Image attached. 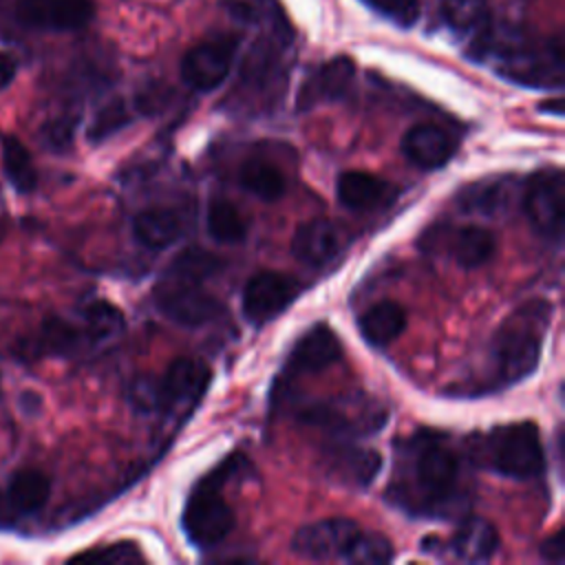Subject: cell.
Here are the masks:
<instances>
[{"label":"cell","instance_id":"obj_1","mask_svg":"<svg viewBox=\"0 0 565 565\" xmlns=\"http://www.w3.org/2000/svg\"><path fill=\"white\" fill-rule=\"evenodd\" d=\"M386 501L417 516H455L468 505L459 452L437 433L424 430L406 439L386 488Z\"/></svg>","mask_w":565,"mask_h":565},{"label":"cell","instance_id":"obj_2","mask_svg":"<svg viewBox=\"0 0 565 565\" xmlns=\"http://www.w3.org/2000/svg\"><path fill=\"white\" fill-rule=\"evenodd\" d=\"M550 316L552 307L543 298L516 307L494 331L488 349L486 377L472 382L470 393L501 391L532 375L541 360Z\"/></svg>","mask_w":565,"mask_h":565},{"label":"cell","instance_id":"obj_3","mask_svg":"<svg viewBox=\"0 0 565 565\" xmlns=\"http://www.w3.org/2000/svg\"><path fill=\"white\" fill-rule=\"evenodd\" d=\"M470 53L481 62H492V68L508 82L530 88L563 86V46L561 40L539 42L525 31L510 24H492L470 44Z\"/></svg>","mask_w":565,"mask_h":565},{"label":"cell","instance_id":"obj_4","mask_svg":"<svg viewBox=\"0 0 565 565\" xmlns=\"http://www.w3.org/2000/svg\"><path fill=\"white\" fill-rule=\"evenodd\" d=\"M247 466L249 463L243 455L225 457L223 463L192 488L181 516V527L192 545L201 550L214 547L234 530L236 516L232 505L223 499L221 488Z\"/></svg>","mask_w":565,"mask_h":565},{"label":"cell","instance_id":"obj_5","mask_svg":"<svg viewBox=\"0 0 565 565\" xmlns=\"http://www.w3.org/2000/svg\"><path fill=\"white\" fill-rule=\"evenodd\" d=\"M470 450L477 463L503 477L532 479L545 470V450L534 422L497 426L470 441Z\"/></svg>","mask_w":565,"mask_h":565},{"label":"cell","instance_id":"obj_6","mask_svg":"<svg viewBox=\"0 0 565 565\" xmlns=\"http://www.w3.org/2000/svg\"><path fill=\"white\" fill-rule=\"evenodd\" d=\"M210 382V369L196 358H177L161 377H139L130 386V402L148 411H168L194 402Z\"/></svg>","mask_w":565,"mask_h":565},{"label":"cell","instance_id":"obj_7","mask_svg":"<svg viewBox=\"0 0 565 565\" xmlns=\"http://www.w3.org/2000/svg\"><path fill=\"white\" fill-rule=\"evenodd\" d=\"M157 307L163 316L183 327H201L223 311L221 302L203 289L201 278L174 271H166L163 280L157 285Z\"/></svg>","mask_w":565,"mask_h":565},{"label":"cell","instance_id":"obj_8","mask_svg":"<svg viewBox=\"0 0 565 565\" xmlns=\"http://www.w3.org/2000/svg\"><path fill=\"white\" fill-rule=\"evenodd\" d=\"M241 40L236 35H218L192 46L181 60V79L199 93L218 88L234 64Z\"/></svg>","mask_w":565,"mask_h":565},{"label":"cell","instance_id":"obj_9","mask_svg":"<svg viewBox=\"0 0 565 565\" xmlns=\"http://www.w3.org/2000/svg\"><path fill=\"white\" fill-rule=\"evenodd\" d=\"M362 527L351 519H322L309 525H302L291 536V552L309 561H342L358 541Z\"/></svg>","mask_w":565,"mask_h":565},{"label":"cell","instance_id":"obj_10","mask_svg":"<svg viewBox=\"0 0 565 565\" xmlns=\"http://www.w3.org/2000/svg\"><path fill=\"white\" fill-rule=\"evenodd\" d=\"M563 194L565 188L558 168L532 174L523 194V210L532 227L554 243L563 238Z\"/></svg>","mask_w":565,"mask_h":565},{"label":"cell","instance_id":"obj_11","mask_svg":"<svg viewBox=\"0 0 565 565\" xmlns=\"http://www.w3.org/2000/svg\"><path fill=\"white\" fill-rule=\"evenodd\" d=\"M300 294V282L282 271H258L243 289V316L252 324H265L282 313Z\"/></svg>","mask_w":565,"mask_h":565},{"label":"cell","instance_id":"obj_12","mask_svg":"<svg viewBox=\"0 0 565 565\" xmlns=\"http://www.w3.org/2000/svg\"><path fill=\"white\" fill-rule=\"evenodd\" d=\"M95 15L93 0H15L20 24L42 31H75Z\"/></svg>","mask_w":565,"mask_h":565},{"label":"cell","instance_id":"obj_13","mask_svg":"<svg viewBox=\"0 0 565 565\" xmlns=\"http://www.w3.org/2000/svg\"><path fill=\"white\" fill-rule=\"evenodd\" d=\"M353 77H355V64L351 57L338 55L327 60L324 64L313 68L302 82L296 97L298 110H311L316 106L342 99L351 90Z\"/></svg>","mask_w":565,"mask_h":565},{"label":"cell","instance_id":"obj_14","mask_svg":"<svg viewBox=\"0 0 565 565\" xmlns=\"http://www.w3.org/2000/svg\"><path fill=\"white\" fill-rule=\"evenodd\" d=\"M340 355H342V344L335 331L324 322L313 324L291 347L282 375L291 377V375L322 371L333 362H338Z\"/></svg>","mask_w":565,"mask_h":565},{"label":"cell","instance_id":"obj_15","mask_svg":"<svg viewBox=\"0 0 565 565\" xmlns=\"http://www.w3.org/2000/svg\"><path fill=\"white\" fill-rule=\"evenodd\" d=\"M335 194L347 210L366 212L388 205L397 196V188L377 174L364 170H347L338 177Z\"/></svg>","mask_w":565,"mask_h":565},{"label":"cell","instance_id":"obj_16","mask_svg":"<svg viewBox=\"0 0 565 565\" xmlns=\"http://www.w3.org/2000/svg\"><path fill=\"white\" fill-rule=\"evenodd\" d=\"M455 139L435 124H417L402 137V154L422 170H435L450 161Z\"/></svg>","mask_w":565,"mask_h":565},{"label":"cell","instance_id":"obj_17","mask_svg":"<svg viewBox=\"0 0 565 565\" xmlns=\"http://www.w3.org/2000/svg\"><path fill=\"white\" fill-rule=\"evenodd\" d=\"M340 252V232L329 218H309L300 223L291 238V254L309 265L320 267Z\"/></svg>","mask_w":565,"mask_h":565},{"label":"cell","instance_id":"obj_18","mask_svg":"<svg viewBox=\"0 0 565 565\" xmlns=\"http://www.w3.org/2000/svg\"><path fill=\"white\" fill-rule=\"evenodd\" d=\"M448 550L455 558L466 563H486L499 550V532L497 527L481 516H468L459 523L452 534Z\"/></svg>","mask_w":565,"mask_h":565},{"label":"cell","instance_id":"obj_19","mask_svg":"<svg viewBox=\"0 0 565 565\" xmlns=\"http://www.w3.org/2000/svg\"><path fill=\"white\" fill-rule=\"evenodd\" d=\"M49 494H51V483L42 470L22 468L13 472L2 497L7 521H9V514L20 516V514H33L42 510L44 503L49 501Z\"/></svg>","mask_w":565,"mask_h":565},{"label":"cell","instance_id":"obj_20","mask_svg":"<svg viewBox=\"0 0 565 565\" xmlns=\"http://www.w3.org/2000/svg\"><path fill=\"white\" fill-rule=\"evenodd\" d=\"M327 463H329V472L338 481L351 488H366L380 472L382 457L371 448L342 446V448H333L327 455Z\"/></svg>","mask_w":565,"mask_h":565},{"label":"cell","instance_id":"obj_21","mask_svg":"<svg viewBox=\"0 0 565 565\" xmlns=\"http://www.w3.org/2000/svg\"><path fill=\"white\" fill-rule=\"evenodd\" d=\"M132 232L141 245L150 249H163L183 236L185 223L172 207H148L135 216Z\"/></svg>","mask_w":565,"mask_h":565},{"label":"cell","instance_id":"obj_22","mask_svg":"<svg viewBox=\"0 0 565 565\" xmlns=\"http://www.w3.org/2000/svg\"><path fill=\"white\" fill-rule=\"evenodd\" d=\"M406 327V311L402 305L393 300H382L373 307H369L360 318H358V329L362 338L371 347H388L399 338V333Z\"/></svg>","mask_w":565,"mask_h":565},{"label":"cell","instance_id":"obj_23","mask_svg":"<svg viewBox=\"0 0 565 565\" xmlns=\"http://www.w3.org/2000/svg\"><path fill=\"white\" fill-rule=\"evenodd\" d=\"M441 18L455 33L468 38L470 44L492 24L488 0H441Z\"/></svg>","mask_w":565,"mask_h":565},{"label":"cell","instance_id":"obj_24","mask_svg":"<svg viewBox=\"0 0 565 565\" xmlns=\"http://www.w3.org/2000/svg\"><path fill=\"white\" fill-rule=\"evenodd\" d=\"M494 236L490 230L481 225H463L452 234L450 241V256L459 267L472 269L488 263L494 254Z\"/></svg>","mask_w":565,"mask_h":565},{"label":"cell","instance_id":"obj_25","mask_svg":"<svg viewBox=\"0 0 565 565\" xmlns=\"http://www.w3.org/2000/svg\"><path fill=\"white\" fill-rule=\"evenodd\" d=\"M238 181L243 190L252 192L254 196L263 201H276L285 194L287 190V177L282 170L267 161V159H247L243 161L238 170Z\"/></svg>","mask_w":565,"mask_h":565},{"label":"cell","instance_id":"obj_26","mask_svg":"<svg viewBox=\"0 0 565 565\" xmlns=\"http://www.w3.org/2000/svg\"><path fill=\"white\" fill-rule=\"evenodd\" d=\"M93 344L84 324H73L62 318H49L42 324L40 333V349L53 355H75L82 349Z\"/></svg>","mask_w":565,"mask_h":565},{"label":"cell","instance_id":"obj_27","mask_svg":"<svg viewBox=\"0 0 565 565\" xmlns=\"http://www.w3.org/2000/svg\"><path fill=\"white\" fill-rule=\"evenodd\" d=\"M2 168L7 181L22 194H29L38 183V172L33 168L29 150L13 135L2 137Z\"/></svg>","mask_w":565,"mask_h":565},{"label":"cell","instance_id":"obj_28","mask_svg":"<svg viewBox=\"0 0 565 565\" xmlns=\"http://www.w3.org/2000/svg\"><path fill=\"white\" fill-rule=\"evenodd\" d=\"M205 225H207V234L216 243L232 245V243H241L247 236V225L241 212L230 201H223V199H216L210 203Z\"/></svg>","mask_w":565,"mask_h":565},{"label":"cell","instance_id":"obj_29","mask_svg":"<svg viewBox=\"0 0 565 565\" xmlns=\"http://www.w3.org/2000/svg\"><path fill=\"white\" fill-rule=\"evenodd\" d=\"M82 324L86 327L93 342H99L124 331V316L115 305L106 300H93L82 309Z\"/></svg>","mask_w":565,"mask_h":565},{"label":"cell","instance_id":"obj_30","mask_svg":"<svg viewBox=\"0 0 565 565\" xmlns=\"http://www.w3.org/2000/svg\"><path fill=\"white\" fill-rule=\"evenodd\" d=\"M130 124V106L126 104V99L115 97L110 102H106L93 117L90 126H88V139L99 143L108 137H113L115 132H119L124 126Z\"/></svg>","mask_w":565,"mask_h":565},{"label":"cell","instance_id":"obj_31","mask_svg":"<svg viewBox=\"0 0 565 565\" xmlns=\"http://www.w3.org/2000/svg\"><path fill=\"white\" fill-rule=\"evenodd\" d=\"M225 11L243 22V24H258V26H274L280 24V11L274 0H221Z\"/></svg>","mask_w":565,"mask_h":565},{"label":"cell","instance_id":"obj_32","mask_svg":"<svg viewBox=\"0 0 565 565\" xmlns=\"http://www.w3.org/2000/svg\"><path fill=\"white\" fill-rule=\"evenodd\" d=\"M395 552L393 545L386 536L377 534V532H360L358 541L353 543L347 563H360V565H380V563H388L393 561Z\"/></svg>","mask_w":565,"mask_h":565},{"label":"cell","instance_id":"obj_33","mask_svg":"<svg viewBox=\"0 0 565 565\" xmlns=\"http://www.w3.org/2000/svg\"><path fill=\"white\" fill-rule=\"evenodd\" d=\"M505 181H490L472 185L468 192H463V205L470 210H481L483 214H494V210H501L505 203Z\"/></svg>","mask_w":565,"mask_h":565},{"label":"cell","instance_id":"obj_34","mask_svg":"<svg viewBox=\"0 0 565 565\" xmlns=\"http://www.w3.org/2000/svg\"><path fill=\"white\" fill-rule=\"evenodd\" d=\"M71 561L77 563H93V565H126V563H141L143 554L132 543H115L102 550H90L73 556Z\"/></svg>","mask_w":565,"mask_h":565},{"label":"cell","instance_id":"obj_35","mask_svg":"<svg viewBox=\"0 0 565 565\" xmlns=\"http://www.w3.org/2000/svg\"><path fill=\"white\" fill-rule=\"evenodd\" d=\"M373 11L384 15L386 20L411 26L419 18V0H364Z\"/></svg>","mask_w":565,"mask_h":565},{"label":"cell","instance_id":"obj_36","mask_svg":"<svg viewBox=\"0 0 565 565\" xmlns=\"http://www.w3.org/2000/svg\"><path fill=\"white\" fill-rule=\"evenodd\" d=\"M73 130H75V117H57L42 128V137L53 150H64L73 141Z\"/></svg>","mask_w":565,"mask_h":565},{"label":"cell","instance_id":"obj_37","mask_svg":"<svg viewBox=\"0 0 565 565\" xmlns=\"http://www.w3.org/2000/svg\"><path fill=\"white\" fill-rule=\"evenodd\" d=\"M541 558L550 563H563L565 561V543H563V530H556L552 536H547L541 543Z\"/></svg>","mask_w":565,"mask_h":565},{"label":"cell","instance_id":"obj_38","mask_svg":"<svg viewBox=\"0 0 565 565\" xmlns=\"http://www.w3.org/2000/svg\"><path fill=\"white\" fill-rule=\"evenodd\" d=\"M15 71H18V62H15V57H13L11 53L0 51V90H2V88H7V86L13 82Z\"/></svg>","mask_w":565,"mask_h":565},{"label":"cell","instance_id":"obj_39","mask_svg":"<svg viewBox=\"0 0 565 565\" xmlns=\"http://www.w3.org/2000/svg\"><path fill=\"white\" fill-rule=\"evenodd\" d=\"M541 110H543V113H552L554 117H561V115H563V99H561V97H554L552 102H543V104H541Z\"/></svg>","mask_w":565,"mask_h":565},{"label":"cell","instance_id":"obj_40","mask_svg":"<svg viewBox=\"0 0 565 565\" xmlns=\"http://www.w3.org/2000/svg\"><path fill=\"white\" fill-rule=\"evenodd\" d=\"M2 234H4V225L0 223V238H2Z\"/></svg>","mask_w":565,"mask_h":565}]
</instances>
